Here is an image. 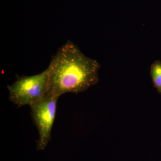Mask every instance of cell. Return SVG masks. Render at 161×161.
Returning a JSON list of instances; mask_svg holds the SVG:
<instances>
[{
	"instance_id": "obj_3",
	"label": "cell",
	"mask_w": 161,
	"mask_h": 161,
	"mask_svg": "<svg viewBox=\"0 0 161 161\" xmlns=\"http://www.w3.org/2000/svg\"><path fill=\"white\" fill-rule=\"evenodd\" d=\"M58 96L47 94L31 106V115L38 130L37 150H43L51 139V132L57 112Z\"/></svg>"
},
{
	"instance_id": "obj_1",
	"label": "cell",
	"mask_w": 161,
	"mask_h": 161,
	"mask_svg": "<svg viewBox=\"0 0 161 161\" xmlns=\"http://www.w3.org/2000/svg\"><path fill=\"white\" fill-rule=\"evenodd\" d=\"M48 67V95L60 97L65 93L78 94L99 81L98 61L85 56L70 40L59 48Z\"/></svg>"
},
{
	"instance_id": "obj_2",
	"label": "cell",
	"mask_w": 161,
	"mask_h": 161,
	"mask_svg": "<svg viewBox=\"0 0 161 161\" xmlns=\"http://www.w3.org/2000/svg\"><path fill=\"white\" fill-rule=\"evenodd\" d=\"M49 69L33 76H17V80L7 89L9 99L18 108L37 102L47 94Z\"/></svg>"
},
{
	"instance_id": "obj_4",
	"label": "cell",
	"mask_w": 161,
	"mask_h": 161,
	"mask_svg": "<svg viewBox=\"0 0 161 161\" xmlns=\"http://www.w3.org/2000/svg\"><path fill=\"white\" fill-rule=\"evenodd\" d=\"M150 75L153 86L161 95V61L156 60L150 66Z\"/></svg>"
}]
</instances>
